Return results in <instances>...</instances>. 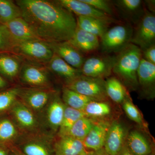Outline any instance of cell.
Wrapping results in <instances>:
<instances>
[{"label": "cell", "instance_id": "1", "mask_svg": "<svg viewBox=\"0 0 155 155\" xmlns=\"http://www.w3.org/2000/svg\"><path fill=\"white\" fill-rule=\"evenodd\" d=\"M22 17L40 39L48 43L69 41L77 27L74 14L57 1L17 0Z\"/></svg>", "mask_w": 155, "mask_h": 155}, {"label": "cell", "instance_id": "2", "mask_svg": "<svg viewBox=\"0 0 155 155\" xmlns=\"http://www.w3.org/2000/svg\"><path fill=\"white\" fill-rule=\"evenodd\" d=\"M142 58L141 50L130 43L115 56L113 73L124 86L131 90L138 88L137 70Z\"/></svg>", "mask_w": 155, "mask_h": 155}, {"label": "cell", "instance_id": "3", "mask_svg": "<svg viewBox=\"0 0 155 155\" xmlns=\"http://www.w3.org/2000/svg\"><path fill=\"white\" fill-rule=\"evenodd\" d=\"M64 86L95 101H104L107 97L105 81L103 78L81 75L65 84Z\"/></svg>", "mask_w": 155, "mask_h": 155}, {"label": "cell", "instance_id": "4", "mask_svg": "<svg viewBox=\"0 0 155 155\" xmlns=\"http://www.w3.org/2000/svg\"><path fill=\"white\" fill-rule=\"evenodd\" d=\"M133 32V27L129 23L108 28L101 38L102 50L107 53L119 52L130 43Z\"/></svg>", "mask_w": 155, "mask_h": 155}, {"label": "cell", "instance_id": "5", "mask_svg": "<svg viewBox=\"0 0 155 155\" xmlns=\"http://www.w3.org/2000/svg\"><path fill=\"white\" fill-rule=\"evenodd\" d=\"M13 53L25 61L44 65L54 54L48 43L41 40L19 43L14 48Z\"/></svg>", "mask_w": 155, "mask_h": 155}, {"label": "cell", "instance_id": "6", "mask_svg": "<svg viewBox=\"0 0 155 155\" xmlns=\"http://www.w3.org/2000/svg\"><path fill=\"white\" fill-rule=\"evenodd\" d=\"M130 43L141 51L155 44V14L146 8L144 14L133 29Z\"/></svg>", "mask_w": 155, "mask_h": 155}, {"label": "cell", "instance_id": "7", "mask_svg": "<svg viewBox=\"0 0 155 155\" xmlns=\"http://www.w3.org/2000/svg\"><path fill=\"white\" fill-rule=\"evenodd\" d=\"M49 74L45 65L24 60L19 76L22 82L32 87L49 88Z\"/></svg>", "mask_w": 155, "mask_h": 155}, {"label": "cell", "instance_id": "8", "mask_svg": "<svg viewBox=\"0 0 155 155\" xmlns=\"http://www.w3.org/2000/svg\"><path fill=\"white\" fill-rule=\"evenodd\" d=\"M115 56L98 55L85 59L80 69L82 75L104 79L113 73Z\"/></svg>", "mask_w": 155, "mask_h": 155}, {"label": "cell", "instance_id": "9", "mask_svg": "<svg viewBox=\"0 0 155 155\" xmlns=\"http://www.w3.org/2000/svg\"><path fill=\"white\" fill-rule=\"evenodd\" d=\"M54 91L49 88H20L18 97L32 111H40L47 105Z\"/></svg>", "mask_w": 155, "mask_h": 155}, {"label": "cell", "instance_id": "10", "mask_svg": "<svg viewBox=\"0 0 155 155\" xmlns=\"http://www.w3.org/2000/svg\"><path fill=\"white\" fill-rule=\"evenodd\" d=\"M57 2L77 17H91L105 21L110 24L117 21L114 17L97 10L81 0H58Z\"/></svg>", "mask_w": 155, "mask_h": 155}, {"label": "cell", "instance_id": "11", "mask_svg": "<svg viewBox=\"0 0 155 155\" xmlns=\"http://www.w3.org/2000/svg\"><path fill=\"white\" fill-rule=\"evenodd\" d=\"M113 3L115 9L130 25H136L146 10L144 3L141 0H117Z\"/></svg>", "mask_w": 155, "mask_h": 155}, {"label": "cell", "instance_id": "12", "mask_svg": "<svg viewBox=\"0 0 155 155\" xmlns=\"http://www.w3.org/2000/svg\"><path fill=\"white\" fill-rule=\"evenodd\" d=\"M126 130L121 123L114 121L110 125L104 148L109 155H117L126 143Z\"/></svg>", "mask_w": 155, "mask_h": 155}, {"label": "cell", "instance_id": "13", "mask_svg": "<svg viewBox=\"0 0 155 155\" xmlns=\"http://www.w3.org/2000/svg\"><path fill=\"white\" fill-rule=\"evenodd\" d=\"M48 43L54 54L72 67L80 70L86 58L83 54L70 43L67 41Z\"/></svg>", "mask_w": 155, "mask_h": 155}, {"label": "cell", "instance_id": "14", "mask_svg": "<svg viewBox=\"0 0 155 155\" xmlns=\"http://www.w3.org/2000/svg\"><path fill=\"white\" fill-rule=\"evenodd\" d=\"M10 111L13 121L19 128L27 131H32L38 126L37 119L33 111L20 100H16Z\"/></svg>", "mask_w": 155, "mask_h": 155}, {"label": "cell", "instance_id": "15", "mask_svg": "<svg viewBox=\"0 0 155 155\" xmlns=\"http://www.w3.org/2000/svg\"><path fill=\"white\" fill-rule=\"evenodd\" d=\"M138 88L143 94L150 98L155 96V65L142 58L137 70ZM137 88V89H138Z\"/></svg>", "mask_w": 155, "mask_h": 155}, {"label": "cell", "instance_id": "16", "mask_svg": "<svg viewBox=\"0 0 155 155\" xmlns=\"http://www.w3.org/2000/svg\"><path fill=\"white\" fill-rule=\"evenodd\" d=\"M82 54L95 51L100 46L99 38L79 27H76L73 36L68 41Z\"/></svg>", "mask_w": 155, "mask_h": 155}, {"label": "cell", "instance_id": "17", "mask_svg": "<svg viewBox=\"0 0 155 155\" xmlns=\"http://www.w3.org/2000/svg\"><path fill=\"white\" fill-rule=\"evenodd\" d=\"M45 66L49 72L64 79L65 84L82 75L80 69L72 67L55 54Z\"/></svg>", "mask_w": 155, "mask_h": 155}, {"label": "cell", "instance_id": "18", "mask_svg": "<svg viewBox=\"0 0 155 155\" xmlns=\"http://www.w3.org/2000/svg\"><path fill=\"white\" fill-rule=\"evenodd\" d=\"M5 24L11 35L18 44L40 40L22 17L13 19Z\"/></svg>", "mask_w": 155, "mask_h": 155}, {"label": "cell", "instance_id": "19", "mask_svg": "<svg viewBox=\"0 0 155 155\" xmlns=\"http://www.w3.org/2000/svg\"><path fill=\"white\" fill-rule=\"evenodd\" d=\"M24 60L12 53H0V75L13 80L19 76Z\"/></svg>", "mask_w": 155, "mask_h": 155}, {"label": "cell", "instance_id": "20", "mask_svg": "<svg viewBox=\"0 0 155 155\" xmlns=\"http://www.w3.org/2000/svg\"><path fill=\"white\" fill-rule=\"evenodd\" d=\"M110 125L108 122H103L94 124L82 141L84 147L94 151L104 148L106 135Z\"/></svg>", "mask_w": 155, "mask_h": 155}, {"label": "cell", "instance_id": "21", "mask_svg": "<svg viewBox=\"0 0 155 155\" xmlns=\"http://www.w3.org/2000/svg\"><path fill=\"white\" fill-rule=\"evenodd\" d=\"M46 111L47 122L54 131L59 130L64 117L65 104L55 92L48 103Z\"/></svg>", "mask_w": 155, "mask_h": 155}, {"label": "cell", "instance_id": "22", "mask_svg": "<svg viewBox=\"0 0 155 155\" xmlns=\"http://www.w3.org/2000/svg\"><path fill=\"white\" fill-rule=\"evenodd\" d=\"M55 155H87L82 140L68 136L61 137L54 147Z\"/></svg>", "mask_w": 155, "mask_h": 155}, {"label": "cell", "instance_id": "23", "mask_svg": "<svg viewBox=\"0 0 155 155\" xmlns=\"http://www.w3.org/2000/svg\"><path fill=\"white\" fill-rule=\"evenodd\" d=\"M126 145L133 155H148L152 153L149 142L140 132L131 131L127 137Z\"/></svg>", "mask_w": 155, "mask_h": 155}, {"label": "cell", "instance_id": "24", "mask_svg": "<svg viewBox=\"0 0 155 155\" xmlns=\"http://www.w3.org/2000/svg\"><path fill=\"white\" fill-rule=\"evenodd\" d=\"M77 25L81 29L101 38L109 28L110 23L91 17L78 16Z\"/></svg>", "mask_w": 155, "mask_h": 155}, {"label": "cell", "instance_id": "25", "mask_svg": "<svg viewBox=\"0 0 155 155\" xmlns=\"http://www.w3.org/2000/svg\"><path fill=\"white\" fill-rule=\"evenodd\" d=\"M62 98L66 106L83 112L88 103L95 101L64 86L62 91Z\"/></svg>", "mask_w": 155, "mask_h": 155}, {"label": "cell", "instance_id": "26", "mask_svg": "<svg viewBox=\"0 0 155 155\" xmlns=\"http://www.w3.org/2000/svg\"><path fill=\"white\" fill-rule=\"evenodd\" d=\"M20 147L25 155H52L49 144L42 139L28 140L23 142Z\"/></svg>", "mask_w": 155, "mask_h": 155}, {"label": "cell", "instance_id": "27", "mask_svg": "<svg viewBox=\"0 0 155 155\" xmlns=\"http://www.w3.org/2000/svg\"><path fill=\"white\" fill-rule=\"evenodd\" d=\"M106 91L107 97L116 103H121L127 97V91L119 79L111 77L105 81Z\"/></svg>", "mask_w": 155, "mask_h": 155}, {"label": "cell", "instance_id": "28", "mask_svg": "<svg viewBox=\"0 0 155 155\" xmlns=\"http://www.w3.org/2000/svg\"><path fill=\"white\" fill-rule=\"evenodd\" d=\"M18 128L10 118L4 117L0 119V144L15 141L19 135Z\"/></svg>", "mask_w": 155, "mask_h": 155}, {"label": "cell", "instance_id": "29", "mask_svg": "<svg viewBox=\"0 0 155 155\" xmlns=\"http://www.w3.org/2000/svg\"><path fill=\"white\" fill-rule=\"evenodd\" d=\"M94 124L91 120L84 116L76 121L63 136H68L83 141Z\"/></svg>", "mask_w": 155, "mask_h": 155}, {"label": "cell", "instance_id": "30", "mask_svg": "<svg viewBox=\"0 0 155 155\" xmlns=\"http://www.w3.org/2000/svg\"><path fill=\"white\" fill-rule=\"evenodd\" d=\"M22 17V13L16 2L11 0H0V20L5 24Z\"/></svg>", "mask_w": 155, "mask_h": 155}, {"label": "cell", "instance_id": "31", "mask_svg": "<svg viewBox=\"0 0 155 155\" xmlns=\"http://www.w3.org/2000/svg\"><path fill=\"white\" fill-rule=\"evenodd\" d=\"M84 116H86L83 111L75 110L65 105L64 117L59 129L60 136H63L76 121Z\"/></svg>", "mask_w": 155, "mask_h": 155}, {"label": "cell", "instance_id": "32", "mask_svg": "<svg viewBox=\"0 0 155 155\" xmlns=\"http://www.w3.org/2000/svg\"><path fill=\"white\" fill-rule=\"evenodd\" d=\"M83 112L87 117H103L110 114L111 107L109 104L103 101H92L87 105Z\"/></svg>", "mask_w": 155, "mask_h": 155}, {"label": "cell", "instance_id": "33", "mask_svg": "<svg viewBox=\"0 0 155 155\" xmlns=\"http://www.w3.org/2000/svg\"><path fill=\"white\" fill-rule=\"evenodd\" d=\"M18 44L7 25L0 20V53H13L14 48Z\"/></svg>", "mask_w": 155, "mask_h": 155}, {"label": "cell", "instance_id": "34", "mask_svg": "<svg viewBox=\"0 0 155 155\" xmlns=\"http://www.w3.org/2000/svg\"><path fill=\"white\" fill-rule=\"evenodd\" d=\"M20 89L14 87L0 93V114L10 110L18 98Z\"/></svg>", "mask_w": 155, "mask_h": 155}, {"label": "cell", "instance_id": "35", "mask_svg": "<svg viewBox=\"0 0 155 155\" xmlns=\"http://www.w3.org/2000/svg\"><path fill=\"white\" fill-rule=\"evenodd\" d=\"M95 8L114 17L116 14L115 7L113 2L106 0H81Z\"/></svg>", "mask_w": 155, "mask_h": 155}, {"label": "cell", "instance_id": "36", "mask_svg": "<svg viewBox=\"0 0 155 155\" xmlns=\"http://www.w3.org/2000/svg\"><path fill=\"white\" fill-rule=\"evenodd\" d=\"M122 103L123 109L127 116L134 122L139 124H142L143 122L141 114L129 97H126Z\"/></svg>", "mask_w": 155, "mask_h": 155}, {"label": "cell", "instance_id": "37", "mask_svg": "<svg viewBox=\"0 0 155 155\" xmlns=\"http://www.w3.org/2000/svg\"><path fill=\"white\" fill-rule=\"evenodd\" d=\"M141 51L142 56L143 59L155 65V44Z\"/></svg>", "mask_w": 155, "mask_h": 155}, {"label": "cell", "instance_id": "38", "mask_svg": "<svg viewBox=\"0 0 155 155\" xmlns=\"http://www.w3.org/2000/svg\"><path fill=\"white\" fill-rule=\"evenodd\" d=\"M144 3V6H146L148 10V11L155 14V1L154 0H149V1H145Z\"/></svg>", "mask_w": 155, "mask_h": 155}, {"label": "cell", "instance_id": "39", "mask_svg": "<svg viewBox=\"0 0 155 155\" xmlns=\"http://www.w3.org/2000/svg\"><path fill=\"white\" fill-rule=\"evenodd\" d=\"M87 155H109L106 152L104 148L101 149L97 150H93L88 152Z\"/></svg>", "mask_w": 155, "mask_h": 155}, {"label": "cell", "instance_id": "40", "mask_svg": "<svg viewBox=\"0 0 155 155\" xmlns=\"http://www.w3.org/2000/svg\"><path fill=\"white\" fill-rule=\"evenodd\" d=\"M117 155H133L127 148L126 143Z\"/></svg>", "mask_w": 155, "mask_h": 155}, {"label": "cell", "instance_id": "41", "mask_svg": "<svg viewBox=\"0 0 155 155\" xmlns=\"http://www.w3.org/2000/svg\"><path fill=\"white\" fill-rule=\"evenodd\" d=\"M8 83L2 76L0 75V90L7 86Z\"/></svg>", "mask_w": 155, "mask_h": 155}, {"label": "cell", "instance_id": "42", "mask_svg": "<svg viewBox=\"0 0 155 155\" xmlns=\"http://www.w3.org/2000/svg\"><path fill=\"white\" fill-rule=\"evenodd\" d=\"M0 155H8L6 150L1 145H0Z\"/></svg>", "mask_w": 155, "mask_h": 155}, {"label": "cell", "instance_id": "43", "mask_svg": "<svg viewBox=\"0 0 155 155\" xmlns=\"http://www.w3.org/2000/svg\"><path fill=\"white\" fill-rule=\"evenodd\" d=\"M17 155H25L24 154L22 153H19L17 154Z\"/></svg>", "mask_w": 155, "mask_h": 155}, {"label": "cell", "instance_id": "44", "mask_svg": "<svg viewBox=\"0 0 155 155\" xmlns=\"http://www.w3.org/2000/svg\"><path fill=\"white\" fill-rule=\"evenodd\" d=\"M148 155H153V154L151 153V154H150Z\"/></svg>", "mask_w": 155, "mask_h": 155}, {"label": "cell", "instance_id": "45", "mask_svg": "<svg viewBox=\"0 0 155 155\" xmlns=\"http://www.w3.org/2000/svg\"><path fill=\"white\" fill-rule=\"evenodd\" d=\"M17 155V154H12V155Z\"/></svg>", "mask_w": 155, "mask_h": 155}]
</instances>
